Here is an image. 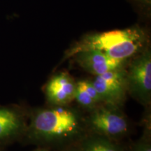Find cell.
Listing matches in <instances>:
<instances>
[{
  "label": "cell",
  "mask_w": 151,
  "mask_h": 151,
  "mask_svg": "<svg viewBox=\"0 0 151 151\" xmlns=\"http://www.w3.org/2000/svg\"><path fill=\"white\" fill-rule=\"evenodd\" d=\"M86 131L85 118L68 106H50L32 114L24 134L29 140L43 146H61L79 141Z\"/></svg>",
  "instance_id": "cell-1"
},
{
  "label": "cell",
  "mask_w": 151,
  "mask_h": 151,
  "mask_svg": "<svg viewBox=\"0 0 151 151\" xmlns=\"http://www.w3.org/2000/svg\"><path fill=\"white\" fill-rule=\"evenodd\" d=\"M147 38L141 28L113 30L86 35L69 48L65 58L86 50H97L119 61L129 62L144 50Z\"/></svg>",
  "instance_id": "cell-2"
},
{
  "label": "cell",
  "mask_w": 151,
  "mask_h": 151,
  "mask_svg": "<svg viewBox=\"0 0 151 151\" xmlns=\"http://www.w3.org/2000/svg\"><path fill=\"white\" fill-rule=\"evenodd\" d=\"M86 131L116 141L129 131V122L120 107L101 104L85 118Z\"/></svg>",
  "instance_id": "cell-3"
},
{
  "label": "cell",
  "mask_w": 151,
  "mask_h": 151,
  "mask_svg": "<svg viewBox=\"0 0 151 151\" xmlns=\"http://www.w3.org/2000/svg\"><path fill=\"white\" fill-rule=\"evenodd\" d=\"M127 92L146 108L151 103V52L148 48L134 57L126 67Z\"/></svg>",
  "instance_id": "cell-4"
},
{
  "label": "cell",
  "mask_w": 151,
  "mask_h": 151,
  "mask_svg": "<svg viewBox=\"0 0 151 151\" xmlns=\"http://www.w3.org/2000/svg\"><path fill=\"white\" fill-rule=\"evenodd\" d=\"M92 81L101 103L120 108L128 93L126 67L96 76Z\"/></svg>",
  "instance_id": "cell-5"
},
{
  "label": "cell",
  "mask_w": 151,
  "mask_h": 151,
  "mask_svg": "<svg viewBox=\"0 0 151 151\" xmlns=\"http://www.w3.org/2000/svg\"><path fill=\"white\" fill-rule=\"evenodd\" d=\"M44 92L50 106H68L74 101L76 81L66 71L58 72L47 82Z\"/></svg>",
  "instance_id": "cell-6"
},
{
  "label": "cell",
  "mask_w": 151,
  "mask_h": 151,
  "mask_svg": "<svg viewBox=\"0 0 151 151\" xmlns=\"http://www.w3.org/2000/svg\"><path fill=\"white\" fill-rule=\"evenodd\" d=\"M80 67L90 74L102 75L109 71L123 69L129 62L119 61L111 58L103 52L97 50H86L72 56Z\"/></svg>",
  "instance_id": "cell-7"
},
{
  "label": "cell",
  "mask_w": 151,
  "mask_h": 151,
  "mask_svg": "<svg viewBox=\"0 0 151 151\" xmlns=\"http://www.w3.org/2000/svg\"><path fill=\"white\" fill-rule=\"evenodd\" d=\"M23 115L17 109L0 106V144L14 140L25 132Z\"/></svg>",
  "instance_id": "cell-8"
},
{
  "label": "cell",
  "mask_w": 151,
  "mask_h": 151,
  "mask_svg": "<svg viewBox=\"0 0 151 151\" xmlns=\"http://www.w3.org/2000/svg\"><path fill=\"white\" fill-rule=\"evenodd\" d=\"M74 100L81 108L88 112L102 104L92 83V79L76 81V92Z\"/></svg>",
  "instance_id": "cell-9"
},
{
  "label": "cell",
  "mask_w": 151,
  "mask_h": 151,
  "mask_svg": "<svg viewBox=\"0 0 151 151\" xmlns=\"http://www.w3.org/2000/svg\"><path fill=\"white\" fill-rule=\"evenodd\" d=\"M79 141L81 151H124L116 141L94 134L84 136Z\"/></svg>",
  "instance_id": "cell-10"
},
{
  "label": "cell",
  "mask_w": 151,
  "mask_h": 151,
  "mask_svg": "<svg viewBox=\"0 0 151 151\" xmlns=\"http://www.w3.org/2000/svg\"><path fill=\"white\" fill-rule=\"evenodd\" d=\"M130 151H151L150 124L146 123L143 137L132 146Z\"/></svg>",
  "instance_id": "cell-11"
},
{
  "label": "cell",
  "mask_w": 151,
  "mask_h": 151,
  "mask_svg": "<svg viewBox=\"0 0 151 151\" xmlns=\"http://www.w3.org/2000/svg\"><path fill=\"white\" fill-rule=\"evenodd\" d=\"M65 151H81V150L78 145V146H71V148H68L67 150H66Z\"/></svg>",
  "instance_id": "cell-12"
},
{
  "label": "cell",
  "mask_w": 151,
  "mask_h": 151,
  "mask_svg": "<svg viewBox=\"0 0 151 151\" xmlns=\"http://www.w3.org/2000/svg\"><path fill=\"white\" fill-rule=\"evenodd\" d=\"M35 151H50V150H48V149L46 148H39L37 149V150H35Z\"/></svg>",
  "instance_id": "cell-13"
},
{
  "label": "cell",
  "mask_w": 151,
  "mask_h": 151,
  "mask_svg": "<svg viewBox=\"0 0 151 151\" xmlns=\"http://www.w3.org/2000/svg\"><path fill=\"white\" fill-rule=\"evenodd\" d=\"M141 1H142L143 2H144V3H146V4L150 3V0H141Z\"/></svg>",
  "instance_id": "cell-14"
}]
</instances>
